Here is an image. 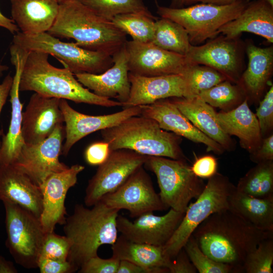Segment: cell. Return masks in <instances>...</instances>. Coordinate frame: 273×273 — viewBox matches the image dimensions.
<instances>
[{"label":"cell","instance_id":"6da1fadb","mask_svg":"<svg viewBox=\"0 0 273 273\" xmlns=\"http://www.w3.org/2000/svg\"><path fill=\"white\" fill-rule=\"evenodd\" d=\"M192 236L201 250L213 260L229 264L243 272L245 258L273 232L262 231L229 209L210 215Z\"/></svg>","mask_w":273,"mask_h":273},{"label":"cell","instance_id":"7a4b0ae2","mask_svg":"<svg viewBox=\"0 0 273 273\" xmlns=\"http://www.w3.org/2000/svg\"><path fill=\"white\" fill-rule=\"evenodd\" d=\"M47 32L56 37L73 38L80 47L103 52L112 57L127 41L126 34L111 21L79 0L59 4L57 18Z\"/></svg>","mask_w":273,"mask_h":273},{"label":"cell","instance_id":"3957f363","mask_svg":"<svg viewBox=\"0 0 273 273\" xmlns=\"http://www.w3.org/2000/svg\"><path fill=\"white\" fill-rule=\"evenodd\" d=\"M92 207L75 205L63 224L65 235L71 244L68 261L77 271L88 259L98 255L100 247L112 246L118 237L119 210L108 207L101 200Z\"/></svg>","mask_w":273,"mask_h":273},{"label":"cell","instance_id":"277c9868","mask_svg":"<svg viewBox=\"0 0 273 273\" xmlns=\"http://www.w3.org/2000/svg\"><path fill=\"white\" fill-rule=\"evenodd\" d=\"M49 54L30 51L21 75L20 91H33L45 97L106 107L122 106L118 101L99 97L85 88L67 68H58L48 61Z\"/></svg>","mask_w":273,"mask_h":273},{"label":"cell","instance_id":"5b68a950","mask_svg":"<svg viewBox=\"0 0 273 273\" xmlns=\"http://www.w3.org/2000/svg\"><path fill=\"white\" fill-rule=\"evenodd\" d=\"M101 132L111 150L126 149L146 156L187 160L180 147L181 137L162 129L150 118L133 116Z\"/></svg>","mask_w":273,"mask_h":273},{"label":"cell","instance_id":"8992f818","mask_svg":"<svg viewBox=\"0 0 273 273\" xmlns=\"http://www.w3.org/2000/svg\"><path fill=\"white\" fill-rule=\"evenodd\" d=\"M248 3V0H238L225 5L197 3L181 8L158 5L157 13L181 25L188 34L191 44L197 46L215 37L218 29L236 18Z\"/></svg>","mask_w":273,"mask_h":273},{"label":"cell","instance_id":"52a82bcc","mask_svg":"<svg viewBox=\"0 0 273 273\" xmlns=\"http://www.w3.org/2000/svg\"><path fill=\"white\" fill-rule=\"evenodd\" d=\"M12 42L29 52H42L54 56L74 74H100L113 64L112 57L105 52L86 50L75 42H63L48 32L27 34L19 31L14 34Z\"/></svg>","mask_w":273,"mask_h":273},{"label":"cell","instance_id":"ba28073f","mask_svg":"<svg viewBox=\"0 0 273 273\" xmlns=\"http://www.w3.org/2000/svg\"><path fill=\"white\" fill-rule=\"evenodd\" d=\"M144 166L155 174L158 194L168 208L185 213L191 200L196 199L205 188L186 160L147 156Z\"/></svg>","mask_w":273,"mask_h":273},{"label":"cell","instance_id":"9c48e42d","mask_svg":"<svg viewBox=\"0 0 273 273\" xmlns=\"http://www.w3.org/2000/svg\"><path fill=\"white\" fill-rule=\"evenodd\" d=\"M236 186L218 172L208 178L201 194L189 205L182 220L163 246L165 253L173 258L184 248L197 227L214 213L229 209V199Z\"/></svg>","mask_w":273,"mask_h":273},{"label":"cell","instance_id":"30bf717a","mask_svg":"<svg viewBox=\"0 0 273 273\" xmlns=\"http://www.w3.org/2000/svg\"><path fill=\"white\" fill-rule=\"evenodd\" d=\"M3 203L7 247L17 264L28 269L37 268L46 234L40 218L18 205Z\"/></svg>","mask_w":273,"mask_h":273},{"label":"cell","instance_id":"8fae6325","mask_svg":"<svg viewBox=\"0 0 273 273\" xmlns=\"http://www.w3.org/2000/svg\"><path fill=\"white\" fill-rule=\"evenodd\" d=\"M147 156L121 149L110 151L106 160L99 165L85 190L84 204L92 207L106 194L118 189L139 168L144 166Z\"/></svg>","mask_w":273,"mask_h":273},{"label":"cell","instance_id":"7c38bea8","mask_svg":"<svg viewBox=\"0 0 273 273\" xmlns=\"http://www.w3.org/2000/svg\"><path fill=\"white\" fill-rule=\"evenodd\" d=\"M100 200L112 209L126 210L132 218L168 209L156 192L144 166L136 169L116 191L105 195Z\"/></svg>","mask_w":273,"mask_h":273},{"label":"cell","instance_id":"4fadbf2b","mask_svg":"<svg viewBox=\"0 0 273 273\" xmlns=\"http://www.w3.org/2000/svg\"><path fill=\"white\" fill-rule=\"evenodd\" d=\"M65 138V125L59 124L42 141L35 144H25L13 164L40 187L51 174L69 168L59 160Z\"/></svg>","mask_w":273,"mask_h":273},{"label":"cell","instance_id":"5bb4252c","mask_svg":"<svg viewBox=\"0 0 273 273\" xmlns=\"http://www.w3.org/2000/svg\"><path fill=\"white\" fill-rule=\"evenodd\" d=\"M125 48L129 72L141 76L183 74L193 65L186 56L163 50L152 42L127 40Z\"/></svg>","mask_w":273,"mask_h":273},{"label":"cell","instance_id":"9a60e30c","mask_svg":"<svg viewBox=\"0 0 273 273\" xmlns=\"http://www.w3.org/2000/svg\"><path fill=\"white\" fill-rule=\"evenodd\" d=\"M243 47L239 38L222 35L201 46L191 45L186 56L191 64L212 68L237 84L242 73Z\"/></svg>","mask_w":273,"mask_h":273},{"label":"cell","instance_id":"2e32d148","mask_svg":"<svg viewBox=\"0 0 273 273\" xmlns=\"http://www.w3.org/2000/svg\"><path fill=\"white\" fill-rule=\"evenodd\" d=\"M184 214L170 208L164 215L147 213L133 221L118 215L117 228L121 235L131 241L163 246L172 236Z\"/></svg>","mask_w":273,"mask_h":273},{"label":"cell","instance_id":"e0dca14e","mask_svg":"<svg viewBox=\"0 0 273 273\" xmlns=\"http://www.w3.org/2000/svg\"><path fill=\"white\" fill-rule=\"evenodd\" d=\"M84 166L74 164L49 175L40 187L42 195V210L40 220L44 231H54L58 224L63 225L67 211L65 200L68 190L77 183V176Z\"/></svg>","mask_w":273,"mask_h":273},{"label":"cell","instance_id":"ac0fdd59","mask_svg":"<svg viewBox=\"0 0 273 273\" xmlns=\"http://www.w3.org/2000/svg\"><path fill=\"white\" fill-rule=\"evenodd\" d=\"M60 107L64 118L65 141L62 154L67 156L73 146L82 138L98 130L114 126L133 116L139 115V106L124 108L111 114L93 116L82 114L72 108L64 99H61Z\"/></svg>","mask_w":273,"mask_h":273},{"label":"cell","instance_id":"d6986e66","mask_svg":"<svg viewBox=\"0 0 273 273\" xmlns=\"http://www.w3.org/2000/svg\"><path fill=\"white\" fill-rule=\"evenodd\" d=\"M11 63L15 73L10 92L12 111L7 133L3 137L0 147V166L13 164L25 144L22 134L23 104L19 98V84L23 66L29 52L16 47L10 48Z\"/></svg>","mask_w":273,"mask_h":273},{"label":"cell","instance_id":"ffe728a7","mask_svg":"<svg viewBox=\"0 0 273 273\" xmlns=\"http://www.w3.org/2000/svg\"><path fill=\"white\" fill-rule=\"evenodd\" d=\"M60 99L43 96L36 93L30 97L22 113V134L25 144L38 143L64 122Z\"/></svg>","mask_w":273,"mask_h":273},{"label":"cell","instance_id":"44dd1931","mask_svg":"<svg viewBox=\"0 0 273 273\" xmlns=\"http://www.w3.org/2000/svg\"><path fill=\"white\" fill-rule=\"evenodd\" d=\"M140 106V115L155 120L162 129L193 142L203 144L206 146L207 152H213L217 155H221L224 152L219 144L196 128L180 111L170 98Z\"/></svg>","mask_w":273,"mask_h":273},{"label":"cell","instance_id":"7402d4cb","mask_svg":"<svg viewBox=\"0 0 273 273\" xmlns=\"http://www.w3.org/2000/svg\"><path fill=\"white\" fill-rule=\"evenodd\" d=\"M128 79L130 93L124 108L149 105L172 97L189 98L187 83L182 74L145 76L129 72Z\"/></svg>","mask_w":273,"mask_h":273},{"label":"cell","instance_id":"603a6c76","mask_svg":"<svg viewBox=\"0 0 273 273\" xmlns=\"http://www.w3.org/2000/svg\"><path fill=\"white\" fill-rule=\"evenodd\" d=\"M112 58L113 65L102 73H79L74 75L82 85L95 95L109 99H116L123 106L128 99L130 89L125 46L112 56Z\"/></svg>","mask_w":273,"mask_h":273},{"label":"cell","instance_id":"cb8c5ba5","mask_svg":"<svg viewBox=\"0 0 273 273\" xmlns=\"http://www.w3.org/2000/svg\"><path fill=\"white\" fill-rule=\"evenodd\" d=\"M0 200L18 205L40 218L41 188L14 164L0 166Z\"/></svg>","mask_w":273,"mask_h":273},{"label":"cell","instance_id":"d4e9b609","mask_svg":"<svg viewBox=\"0 0 273 273\" xmlns=\"http://www.w3.org/2000/svg\"><path fill=\"white\" fill-rule=\"evenodd\" d=\"M170 99L196 128L219 144L224 151H232L235 149L236 143L220 127L213 107L199 96Z\"/></svg>","mask_w":273,"mask_h":273},{"label":"cell","instance_id":"484cf974","mask_svg":"<svg viewBox=\"0 0 273 273\" xmlns=\"http://www.w3.org/2000/svg\"><path fill=\"white\" fill-rule=\"evenodd\" d=\"M246 69L237 84L244 91L248 103L260 101L273 72V47L260 48L252 43L246 48Z\"/></svg>","mask_w":273,"mask_h":273},{"label":"cell","instance_id":"4316f807","mask_svg":"<svg viewBox=\"0 0 273 273\" xmlns=\"http://www.w3.org/2000/svg\"><path fill=\"white\" fill-rule=\"evenodd\" d=\"M243 32H250L273 42V7L264 0L249 2L235 19L222 26L218 30L229 38H236Z\"/></svg>","mask_w":273,"mask_h":273},{"label":"cell","instance_id":"83f0119b","mask_svg":"<svg viewBox=\"0 0 273 273\" xmlns=\"http://www.w3.org/2000/svg\"><path fill=\"white\" fill-rule=\"evenodd\" d=\"M12 20L21 32L34 34L47 32L57 18V0H10Z\"/></svg>","mask_w":273,"mask_h":273},{"label":"cell","instance_id":"f1b7e54d","mask_svg":"<svg viewBox=\"0 0 273 273\" xmlns=\"http://www.w3.org/2000/svg\"><path fill=\"white\" fill-rule=\"evenodd\" d=\"M248 103L246 98L235 108L216 113V118L222 130L237 136L241 147L250 154L260 147L262 138L257 118Z\"/></svg>","mask_w":273,"mask_h":273},{"label":"cell","instance_id":"f546056e","mask_svg":"<svg viewBox=\"0 0 273 273\" xmlns=\"http://www.w3.org/2000/svg\"><path fill=\"white\" fill-rule=\"evenodd\" d=\"M113 257L119 260L129 261L154 273H168L171 260L164 252L163 246L131 241L122 235L112 245Z\"/></svg>","mask_w":273,"mask_h":273},{"label":"cell","instance_id":"4dcf8cb0","mask_svg":"<svg viewBox=\"0 0 273 273\" xmlns=\"http://www.w3.org/2000/svg\"><path fill=\"white\" fill-rule=\"evenodd\" d=\"M229 209L256 228L273 232V198H259L238 192L229 199Z\"/></svg>","mask_w":273,"mask_h":273},{"label":"cell","instance_id":"1f68e13d","mask_svg":"<svg viewBox=\"0 0 273 273\" xmlns=\"http://www.w3.org/2000/svg\"><path fill=\"white\" fill-rule=\"evenodd\" d=\"M238 181L236 190L259 198H273V160L256 163Z\"/></svg>","mask_w":273,"mask_h":273},{"label":"cell","instance_id":"d6a6232c","mask_svg":"<svg viewBox=\"0 0 273 273\" xmlns=\"http://www.w3.org/2000/svg\"><path fill=\"white\" fill-rule=\"evenodd\" d=\"M166 51L186 56L191 44L185 29L169 19L158 18L155 22L154 33L151 42Z\"/></svg>","mask_w":273,"mask_h":273},{"label":"cell","instance_id":"836d02e7","mask_svg":"<svg viewBox=\"0 0 273 273\" xmlns=\"http://www.w3.org/2000/svg\"><path fill=\"white\" fill-rule=\"evenodd\" d=\"M158 18L151 12H136L116 15L111 21L126 34L129 35L132 40L151 42Z\"/></svg>","mask_w":273,"mask_h":273},{"label":"cell","instance_id":"e575fe53","mask_svg":"<svg viewBox=\"0 0 273 273\" xmlns=\"http://www.w3.org/2000/svg\"><path fill=\"white\" fill-rule=\"evenodd\" d=\"M198 96L212 107L225 112L235 108L246 98L241 87L228 80L201 92Z\"/></svg>","mask_w":273,"mask_h":273},{"label":"cell","instance_id":"d590c367","mask_svg":"<svg viewBox=\"0 0 273 273\" xmlns=\"http://www.w3.org/2000/svg\"><path fill=\"white\" fill-rule=\"evenodd\" d=\"M182 75L187 83L189 98L198 96L201 92L227 80L221 73L203 65H192Z\"/></svg>","mask_w":273,"mask_h":273},{"label":"cell","instance_id":"8d00e7d4","mask_svg":"<svg viewBox=\"0 0 273 273\" xmlns=\"http://www.w3.org/2000/svg\"><path fill=\"white\" fill-rule=\"evenodd\" d=\"M99 16L110 21L115 16L150 12L143 0H79Z\"/></svg>","mask_w":273,"mask_h":273},{"label":"cell","instance_id":"74e56055","mask_svg":"<svg viewBox=\"0 0 273 273\" xmlns=\"http://www.w3.org/2000/svg\"><path fill=\"white\" fill-rule=\"evenodd\" d=\"M183 248L199 273H239L233 266L217 262L205 254L192 235Z\"/></svg>","mask_w":273,"mask_h":273},{"label":"cell","instance_id":"f35d334b","mask_svg":"<svg viewBox=\"0 0 273 273\" xmlns=\"http://www.w3.org/2000/svg\"><path fill=\"white\" fill-rule=\"evenodd\" d=\"M273 264V237L261 241L248 254L244 262L243 272L272 273Z\"/></svg>","mask_w":273,"mask_h":273},{"label":"cell","instance_id":"ab89813d","mask_svg":"<svg viewBox=\"0 0 273 273\" xmlns=\"http://www.w3.org/2000/svg\"><path fill=\"white\" fill-rule=\"evenodd\" d=\"M70 240L54 231L46 233L41 248L39 257L68 260L71 248Z\"/></svg>","mask_w":273,"mask_h":273},{"label":"cell","instance_id":"60d3db41","mask_svg":"<svg viewBox=\"0 0 273 273\" xmlns=\"http://www.w3.org/2000/svg\"><path fill=\"white\" fill-rule=\"evenodd\" d=\"M255 115L257 118L262 139L272 133L273 85L259 101Z\"/></svg>","mask_w":273,"mask_h":273},{"label":"cell","instance_id":"b9f144b4","mask_svg":"<svg viewBox=\"0 0 273 273\" xmlns=\"http://www.w3.org/2000/svg\"><path fill=\"white\" fill-rule=\"evenodd\" d=\"M120 260L111 256L102 258L98 255L85 262L78 270L80 273H117Z\"/></svg>","mask_w":273,"mask_h":273},{"label":"cell","instance_id":"7bdbcfd3","mask_svg":"<svg viewBox=\"0 0 273 273\" xmlns=\"http://www.w3.org/2000/svg\"><path fill=\"white\" fill-rule=\"evenodd\" d=\"M191 167L197 177L208 179L217 172V162L213 156L205 155L196 159Z\"/></svg>","mask_w":273,"mask_h":273},{"label":"cell","instance_id":"ee69618b","mask_svg":"<svg viewBox=\"0 0 273 273\" xmlns=\"http://www.w3.org/2000/svg\"><path fill=\"white\" fill-rule=\"evenodd\" d=\"M37 268L41 273H71L77 270L68 260L39 257Z\"/></svg>","mask_w":273,"mask_h":273},{"label":"cell","instance_id":"f6af8a7d","mask_svg":"<svg viewBox=\"0 0 273 273\" xmlns=\"http://www.w3.org/2000/svg\"><path fill=\"white\" fill-rule=\"evenodd\" d=\"M110 151L109 144L104 141L93 143L85 151L86 162L90 165L99 166L106 160Z\"/></svg>","mask_w":273,"mask_h":273},{"label":"cell","instance_id":"bcb514c9","mask_svg":"<svg viewBox=\"0 0 273 273\" xmlns=\"http://www.w3.org/2000/svg\"><path fill=\"white\" fill-rule=\"evenodd\" d=\"M169 273H196L197 269L184 248L172 259L168 268Z\"/></svg>","mask_w":273,"mask_h":273},{"label":"cell","instance_id":"7dc6e473","mask_svg":"<svg viewBox=\"0 0 273 273\" xmlns=\"http://www.w3.org/2000/svg\"><path fill=\"white\" fill-rule=\"evenodd\" d=\"M249 157L255 163L273 160V133L263 138L260 147Z\"/></svg>","mask_w":273,"mask_h":273},{"label":"cell","instance_id":"c3c4849f","mask_svg":"<svg viewBox=\"0 0 273 273\" xmlns=\"http://www.w3.org/2000/svg\"><path fill=\"white\" fill-rule=\"evenodd\" d=\"M117 273H154L149 268H145L129 261L120 260Z\"/></svg>","mask_w":273,"mask_h":273},{"label":"cell","instance_id":"681fc988","mask_svg":"<svg viewBox=\"0 0 273 273\" xmlns=\"http://www.w3.org/2000/svg\"><path fill=\"white\" fill-rule=\"evenodd\" d=\"M13 80L10 74H8L4 79L2 83L0 84V114L3 106L5 104L8 96L11 89ZM1 132L0 131V135ZM1 141H0V147Z\"/></svg>","mask_w":273,"mask_h":273},{"label":"cell","instance_id":"f907efd6","mask_svg":"<svg viewBox=\"0 0 273 273\" xmlns=\"http://www.w3.org/2000/svg\"><path fill=\"white\" fill-rule=\"evenodd\" d=\"M0 27H4L14 34L19 31V29L14 21L4 16L0 11Z\"/></svg>","mask_w":273,"mask_h":273},{"label":"cell","instance_id":"816d5d0a","mask_svg":"<svg viewBox=\"0 0 273 273\" xmlns=\"http://www.w3.org/2000/svg\"><path fill=\"white\" fill-rule=\"evenodd\" d=\"M238 0H184V6H189L197 3H209L217 5H225Z\"/></svg>","mask_w":273,"mask_h":273},{"label":"cell","instance_id":"f5cc1de1","mask_svg":"<svg viewBox=\"0 0 273 273\" xmlns=\"http://www.w3.org/2000/svg\"><path fill=\"white\" fill-rule=\"evenodd\" d=\"M18 272L12 262L7 260L0 256V273H17Z\"/></svg>","mask_w":273,"mask_h":273},{"label":"cell","instance_id":"db71d44e","mask_svg":"<svg viewBox=\"0 0 273 273\" xmlns=\"http://www.w3.org/2000/svg\"><path fill=\"white\" fill-rule=\"evenodd\" d=\"M169 7L172 8H181L184 7V0H171Z\"/></svg>","mask_w":273,"mask_h":273},{"label":"cell","instance_id":"11a10c76","mask_svg":"<svg viewBox=\"0 0 273 273\" xmlns=\"http://www.w3.org/2000/svg\"><path fill=\"white\" fill-rule=\"evenodd\" d=\"M9 67L8 66L2 65L0 63V77L2 76L4 72L8 70Z\"/></svg>","mask_w":273,"mask_h":273},{"label":"cell","instance_id":"9f6ffc18","mask_svg":"<svg viewBox=\"0 0 273 273\" xmlns=\"http://www.w3.org/2000/svg\"><path fill=\"white\" fill-rule=\"evenodd\" d=\"M269 5L273 7V0H264Z\"/></svg>","mask_w":273,"mask_h":273},{"label":"cell","instance_id":"6f0895ef","mask_svg":"<svg viewBox=\"0 0 273 273\" xmlns=\"http://www.w3.org/2000/svg\"><path fill=\"white\" fill-rule=\"evenodd\" d=\"M75 1V0H57V1L59 3V4L66 2V1Z\"/></svg>","mask_w":273,"mask_h":273},{"label":"cell","instance_id":"680465c9","mask_svg":"<svg viewBox=\"0 0 273 273\" xmlns=\"http://www.w3.org/2000/svg\"><path fill=\"white\" fill-rule=\"evenodd\" d=\"M154 1H155V3L156 6H158V1H157V0H154Z\"/></svg>","mask_w":273,"mask_h":273}]
</instances>
